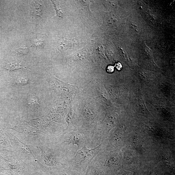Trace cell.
<instances>
[{
	"instance_id": "obj_5",
	"label": "cell",
	"mask_w": 175,
	"mask_h": 175,
	"mask_svg": "<svg viewBox=\"0 0 175 175\" xmlns=\"http://www.w3.org/2000/svg\"><path fill=\"white\" fill-rule=\"evenodd\" d=\"M10 128L23 134L26 138L32 140L33 144L37 142L49 141L43 133L26 122L14 120L11 122Z\"/></svg>"
},
{
	"instance_id": "obj_4",
	"label": "cell",
	"mask_w": 175,
	"mask_h": 175,
	"mask_svg": "<svg viewBox=\"0 0 175 175\" xmlns=\"http://www.w3.org/2000/svg\"><path fill=\"white\" fill-rule=\"evenodd\" d=\"M10 143L13 151L21 160L30 166L43 169L45 167L33 153L30 147L23 142L12 134L9 135Z\"/></svg>"
},
{
	"instance_id": "obj_6",
	"label": "cell",
	"mask_w": 175,
	"mask_h": 175,
	"mask_svg": "<svg viewBox=\"0 0 175 175\" xmlns=\"http://www.w3.org/2000/svg\"><path fill=\"white\" fill-rule=\"evenodd\" d=\"M54 83L55 91L59 95L72 98L80 91V86L73 85L65 82L55 77Z\"/></svg>"
},
{
	"instance_id": "obj_7",
	"label": "cell",
	"mask_w": 175,
	"mask_h": 175,
	"mask_svg": "<svg viewBox=\"0 0 175 175\" xmlns=\"http://www.w3.org/2000/svg\"><path fill=\"white\" fill-rule=\"evenodd\" d=\"M6 68L10 71H14L23 69H24L25 67L22 66L20 64L11 63L8 64Z\"/></svg>"
},
{
	"instance_id": "obj_2",
	"label": "cell",
	"mask_w": 175,
	"mask_h": 175,
	"mask_svg": "<svg viewBox=\"0 0 175 175\" xmlns=\"http://www.w3.org/2000/svg\"><path fill=\"white\" fill-rule=\"evenodd\" d=\"M94 131V129H66L57 144L59 145L63 144L67 147L71 145V149L76 152L83 147L90 149Z\"/></svg>"
},
{
	"instance_id": "obj_10",
	"label": "cell",
	"mask_w": 175,
	"mask_h": 175,
	"mask_svg": "<svg viewBox=\"0 0 175 175\" xmlns=\"http://www.w3.org/2000/svg\"><path fill=\"white\" fill-rule=\"evenodd\" d=\"M43 42L41 40H36L34 41V45L36 47L40 48L43 45Z\"/></svg>"
},
{
	"instance_id": "obj_11",
	"label": "cell",
	"mask_w": 175,
	"mask_h": 175,
	"mask_svg": "<svg viewBox=\"0 0 175 175\" xmlns=\"http://www.w3.org/2000/svg\"><path fill=\"white\" fill-rule=\"evenodd\" d=\"M107 71L108 73H112L114 71V67L112 66H108L107 68Z\"/></svg>"
},
{
	"instance_id": "obj_13",
	"label": "cell",
	"mask_w": 175,
	"mask_h": 175,
	"mask_svg": "<svg viewBox=\"0 0 175 175\" xmlns=\"http://www.w3.org/2000/svg\"><path fill=\"white\" fill-rule=\"evenodd\" d=\"M57 175H69L66 173L65 172H57Z\"/></svg>"
},
{
	"instance_id": "obj_3",
	"label": "cell",
	"mask_w": 175,
	"mask_h": 175,
	"mask_svg": "<svg viewBox=\"0 0 175 175\" xmlns=\"http://www.w3.org/2000/svg\"><path fill=\"white\" fill-rule=\"evenodd\" d=\"M101 144L92 149L83 147L79 150L71 159L68 160L64 167L69 170L82 172L85 171L94 158L101 151Z\"/></svg>"
},
{
	"instance_id": "obj_8",
	"label": "cell",
	"mask_w": 175,
	"mask_h": 175,
	"mask_svg": "<svg viewBox=\"0 0 175 175\" xmlns=\"http://www.w3.org/2000/svg\"><path fill=\"white\" fill-rule=\"evenodd\" d=\"M14 81L17 85H24L28 83V80L26 77L21 76L16 77L14 78Z\"/></svg>"
},
{
	"instance_id": "obj_9",
	"label": "cell",
	"mask_w": 175,
	"mask_h": 175,
	"mask_svg": "<svg viewBox=\"0 0 175 175\" xmlns=\"http://www.w3.org/2000/svg\"><path fill=\"white\" fill-rule=\"evenodd\" d=\"M14 51L19 54L26 55L29 53L28 48L25 45L22 46L18 49H15Z\"/></svg>"
},
{
	"instance_id": "obj_1",
	"label": "cell",
	"mask_w": 175,
	"mask_h": 175,
	"mask_svg": "<svg viewBox=\"0 0 175 175\" xmlns=\"http://www.w3.org/2000/svg\"><path fill=\"white\" fill-rule=\"evenodd\" d=\"M33 145V147L41 150L43 162L49 167H56L58 165L64 167L73 157L64 144L59 145L49 141H39Z\"/></svg>"
},
{
	"instance_id": "obj_12",
	"label": "cell",
	"mask_w": 175,
	"mask_h": 175,
	"mask_svg": "<svg viewBox=\"0 0 175 175\" xmlns=\"http://www.w3.org/2000/svg\"><path fill=\"white\" fill-rule=\"evenodd\" d=\"M115 66L118 71H120L122 68V65L120 62H118L116 64Z\"/></svg>"
}]
</instances>
